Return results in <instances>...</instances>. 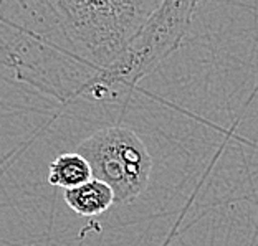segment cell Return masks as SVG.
<instances>
[{
  "mask_svg": "<svg viewBox=\"0 0 258 246\" xmlns=\"http://www.w3.org/2000/svg\"><path fill=\"white\" fill-rule=\"evenodd\" d=\"M93 179L88 162L78 152H64L50 163L48 184L61 189H73Z\"/></svg>",
  "mask_w": 258,
  "mask_h": 246,
  "instance_id": "5",
  "label": "cell"
},
{
  "mask_svg": "<svg viewBox=\"0 0 258 246\" xmlns=\"http://www.w3.org/2000/svg\"><path fill=\"white\" fill-rule=\"evenodd\" d=\"M162 0H0V66L22 85L70 104L111 99Z\"/></svg>",
  "mask_w": 258,
  "mask_h": 246,
  "instance_id": "1",
  "label": "cell"
},
{
  "mask_svg": "<svg viewBox=\"0 0 258 246\" xmlns=\"http://www.w3.org/2000/svg\"><path fill=\"white\" fill-rule=\"evenodd\" d=\"M75 152L88 162L93 179L101 180L113 190L114 203H131L148 189L152 157L131 127L98 129L81 140Z\"/></svg>",
  "mask_w": 258,
  "mask_h": 246,
  "instance_id": "2",
  "label": "cell"
},
{
  "mask_svg": "<svg viewBox=\"0 0 258 246\" xmlns=\"http://www.w3.org/2000/svg\"><path fill=\"white\" fill-rule=\"evenodd\" d=\"M64 202L81 216H96L104 213L114 203L113 190L98 179H90L73 189L64 190Z\"/></svg>",
  "mask_w": 258,
  "mask_h": 246,
  "instance_id": "4",
  "label": "cell"
},
{
  "mask_svg": "<svg viewBox=\"0 0 258 246\" xmlns=\"http://www.w3.org/2000/svg\"><path fill=\"white\" fill-rule=\"evenodd\" d=\"M199 4L201 0H162L122 66V85L127 91L182 45Z\"/></svg>",
  "mask_w": 258,
  "mask_h": 246,
  "instance_id": "3",
  "label": "cell"
}]
</instances>
